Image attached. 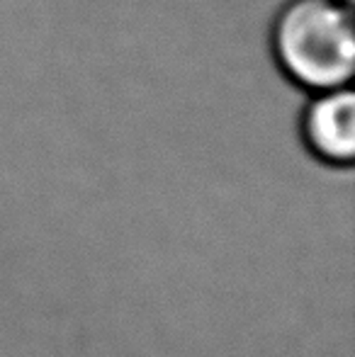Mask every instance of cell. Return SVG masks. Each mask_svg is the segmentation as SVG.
Instances as JSON below:
<instances>
[{"mask_svg":"<svg viewBox=\"0 0 355 357\" xmlns=\"http://www.w3.org/2000/svg\"><path fill=\"white\" fill-rule=\"evenodd\" d=\"M270 49L285 78L312 95L348 88L355 73L351 3L287 0L270 27Z\"/></svg>","mask_w":355,"mask_h":357,"instance_id":"obj_1","label":"cell"},{"mask_svg":"<svg viewBox=\"0 0 355 357\" xmlns=\"http://www.w3.org/2000/svg\"><path fill=\"white\" fill-rule=\"evenodd\" d=\"M302 139L312 155L328 165L355 158V95L348 88L314 93L302 114Z\"/></svg>","mask_w":355,"mask_h":357,"instance_id":"obj_2","label":"cell"},{"mask_svg":"<svg viewBox=\"0 0 355 357\" xmlns=\"http://www.w3.org/2000/svg\"><path fill=\"white\" fill-rule=\"evenodd\" d=\"M346 3H353V0H346Z\"/></svg>","mask_w":355,"mask_h":357,"instance_id":"obj_3","label":"cell"}]
</instances>
